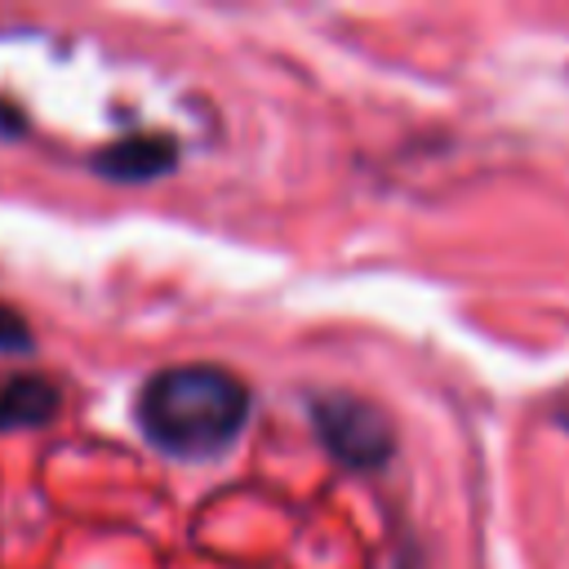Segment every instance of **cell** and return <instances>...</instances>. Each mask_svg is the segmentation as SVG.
Listing matches in <instances>:
<instances>
[{"label":"cell","instance_id":"cell-1","mask_svg":"<svg viewBox=\"0 0 569 569\" xmlns=\"http://www.w3.org/2000/svg\"><path fill=\"white\" fill-rule=\"evenodd\" d=\"M249 418V391L218 365H173L138 396V422L151 445L178 458L222 453Z\"/></svg>","mask_w":569,"mask_h":569},{"label":"cell","instance_id":"cell-2","mask_svg":"<svg viewBox=\"0 0 569 569\" xmlns=\"http://www.w3.org/2000/svg\"><path fill=\"white\" fill-rule=\"evenodd\" d=\"M316 431L333 458L347 467H378L391 453V427L382 413L351 396H329L316 405Z\"/></svg>","mask_w":569,"mask_h":569},{"label":"cell","instance_id":"cell-3","mask_svg":"<svg viewBox=\"0 0 569 569\" xmlns=\"http://www.w3.org/2000/svg\"><path fill=\"white\" fill-rule=\"evenodd\" d=\"M58 413V387L49 378L22 373L0 387V431L9 427H40Z\"/></svg>","mask_w":569,"mask_h":569},{"label":"cell","instance_id":"cell-4","mask_svg":"<svg viewBox=\"0 0 569 569\" xmlns=\"http://www.w3.org/2000/svg\"><path fill=\"white\" fill-rule=\"evenodd\" d=\"M107 178H129V182H147L156 173H164L173 164V142L169 138H133V142H116L93 160Z\"/></svg>","mask_w":569,"mask_h":569},{"label":"cell","instance_id":"cell-5","mask_svg":"<svg viewBox=\"0 0 569 569\" xmlns=\"http://www.w3.org/2000/svg\"><path fill=\"white\" fill-rule=\"evenodd\" d=\"M27 342H31V333H27L22 316L0 302V351H27Z\"/></svg>","mask_w":569,"mask_h":569}]
</instances>
